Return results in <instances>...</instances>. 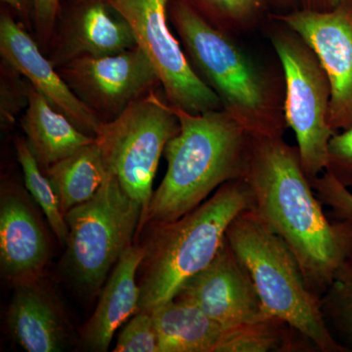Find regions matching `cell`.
Listing matches in <instances>:
<instances>
[{"mask_svg":"<svg viewBox=\"0 0 352 352\" xmlns=\"http://www.w3.org/2000/svg\"><path fill=\"white\" fill-rule=\"evenodd\" d=\"M244 179L252 208L300 264L310 291L322 298L352 256V221H331L303 170L298 146L283 138H252Z\"/></svg>","mask_w":352,"mask_h":352,"instance_id":"cell-1","label":"cell"},{"mask_svg":"<svg viewBox=\"0 0 352 352\" xmlns=\"http://www.w3.org/2000/svg\"><path fill=\"white\" fill-rule=\"evenodd\" d=\"M173 109L179 132L164 150L168 168L138 233L188 214L224 183L244 177L247 170L252 136L226 111Z\"/></svg>","mask_w":352,"mask_h":352,"instance_id":"cell-2","label":"cell"},{"mask_svg":"<svg viewBox=\"0 0 352 352\" xmlns=\"http://www.w3.org/2000/svg\"><path fill=\"white\" fill-rule=\"evenodd\" d=\"M173 22L190 59L226 111L252 138H283L284 103L270 76L187 0L173 4Z\"/></svg>","mask_w":352,"mask_h":352,"instance_id":"cell-3","label":"cell"},{"mask_svg":"<svg viewBox=\"0 0 352 352\" xmlns=\"http://www.w3.org/2000/svg\"><path fill=\"white\" fill-rule=\"evenodd\" d=\"M252 190L244 179L224 183L188 214L154 224L143 247L139 311H151L175 298L182 285L207 267L226 240L238 214L252 208Z\"/></svg>","mask_w":352,"mask_h":352,"instance_id":"cell-4","label":"cell"},{"mask_svg":"<svg viewBox=\"0 0 352 352\" xmlns=\"http://www.w3.org/2000/svg\"><path fill=\"white\" fill-rule=\"evenodd\" d=\"M226 237L251 276L268 316L286 322L318 351H349L333 338L321 298L308 288L296 256L254 208L236 217Z\"/></svg>","mask_w":352,"mask_h":352,"instance_id":"cell-5","label":"cell"},{"mask_svg":"<svg viewBox=\"0 0 352 352\" xmlns=\"http://www.w3.org/2000/svg\"><path fill=\"white\" fill-rule=\"evenodd\" d=\"M142 214L141 204L111 173L89 201L65 214L69 227L66 268L78 288L90 294L102 288L131 245Z\"/></svg>","mask_w":352,"mask_h":352,"instance_id":"cell-6","label":"cell"},{"mask_svg":"<svg viewBox=\"0 0 352 352\" xmlns=\"http://www.w3.org/2000/svg\"><path fill=\"white\" fill-rule=\"evenodd\" d=\"M179 129L173 105L151 90L129 104L115 119L103 122L95 136L108 173L142 206L141 221L154 193L153 182L160 159Z\"/></svg>","mask_w":352,"mask_h":352,"instance_id":"cell-7","label":"cell"},{"mask_svg":"<svg viewBox=\"0 0 352 352\" xmlns=\"http://www.w3.org/2000/svg\"><path fill=\"white\" fill-rule=\"evenodd\" d=\"M283 25L270 32V41L283 69L285 120L295 132L303 170L312 180L326 170L329 142L337 133L329 124L331 85L307 41Z\"/></svg>","mask_w":352,"mask_h":352,"instance_id":"cell-8","label":"cell"},{"mask_svg":"<svg viewBox=\"0 0 352 352\" xmlns=\"http://www.w3.org/2000/svg\"><path fill=\"white\" fill-rule=\"evenodd\" d=\"M126 21L136 46L156 69L166 99L185 112L222 109L217 94L192 68L166 20L168 0H106Z\"/></svg>","mask_w":352,"mask_h":352,"instance_id":"cell-9","label":"cell"},{"mask_svg":"<svg viewBox=\"0 0 352 352\" xmlns=\"http://www.w3.org/2000/svg\"><path fill=\"white\" fill-rule=\"evenodd\" d=\"M298 32L318 57L331 85L329 124L333 131L352 126V2L325 12L295 10L273 16Z\"/></svg>","mask_w":352,"mask_h":352,"instance_id":"cell-10","label":"cell"},{"mask_svg":"<svg viewBox=\"0 0 352 352\" xmlns=\"http://www.w3.org/2000/svg\"><path fill=\"white\" fill-rule=\"evenodd\" d=\"M60 74L95 112L116 117L160 83L151 61L138 46L108 56L76 58Z\"/></svg>","mask_w":352,"mask_h":352,"instance_id":"cell-11","label":"cell"},{"mask_svg":"<svg viewBox=\"0 0 352 352\" xmlns=\"http://www.w3.org/2000/svg\"><path fill=\"white\" fill-rule=\"evenodd\" d=\"M175 298L194 303L224 329L270 317L227 237L212 263L187 280Z\"/></svg>","mask_w":352,"mask_h":352,"instance_id":"cell-12","label":"cell"},{"mask_svg":"<svg viewBox=\"0 0 352 352\" xmlns=\"http://www.w3.org/2000/svg\"><path fill=\"white\" fill-rule=\"evenodd\" d=\"M0 53L6 63L25 76L53 107L95 138L103 124L97 113L75 94L22 25L7 13H2L0 19Z\"/></svg>","mask_w":352,"mask_h":352,"instance_id":"cell-13","label":"cell"},{"mask_svg":"<svg viewBox=\"0 0 352 352\" xmlns=\"http://www.w3.org/2000/svg\"><path fill=\"white\" fill-rule=\"evenodd\" d=\"M50 258L47 237L24 194L12 185L0 197V265L14 286L38 281Z\"/></svg>","mask_w":352,"mask_h":352,"instance_id":"cell-14","label":"cell"},{"mask_svg":"<svg viewBox=\"0 0 352 352\" xmlns=\"http://www.w3.org/2000/svg\"><path fill=\"white\" fill-rule=\"evenodd\" d=\"M145 256L143 245H129L109 275L94 314L83 326L82 340L92 351H107L113 335L139 311L141 289L136 274Z\"/></svg>","mask_w":352,"mask_h":352,"instance_id":"cell-15","label":"cell"},{"mask_svg":"<svg viewBox=\"0 0 352 352\" xmlns=\"http://www.w3.org/2000/svg\"><path fill=\"white\" fill-rule=\"evenodd\" d=\"M7 322L14 340L25 351L57 352L63 349L64 318L38 280L15 286Z\"/></svg>","mask_w":352,"mask_h":352,"instance_id":"cell-16","label":"cell"},{"mask_svg":"<svg viewBox=\"0 0 352 352\" xmlns=\"http://www.w3.org/2000/svg\"><path fill=\"white\" fill-rule=\"evenodd\" d=\"M107 4H89L69 23L53 57L54 66H64L76 58L108 56L135 47L131 27L122 16L113 17Z\"/></svg>","mask_w":352,"mask_h":352,"instance_id":"cell-17","label":"cell"},{"mask_svg":"<svg viewBox=\"0 0 352 352\" xmlns=\"http://www.w3.org/2000/svg\"><path fill=\"white\" fill-rule=\"evenodd\" d=\"M21 126L25 142L44 170L95 140L53 107L31 85Z\"/></svg>","mask_w":352,"mask_h":352,"instance_id":"cell-18","label":"cell"},{"mask_svg":"<svg viewBox=\"0 0 352 352\" xmlns=\"http://www.w3.org/2000/svg\"><path fill=\"white\" fill-rule=\"evenodd\" d=\"M160 352H217L226 329L182 298L151 310Z\"/></svg>","mask_w":352,"mask_h":352,"instance_id":"cell-19","label":"cell"},{"mask_svg":"<svg viewBox=\"0 0 352 352\" xmlns=\"http://www.w3.org/2000/svg\"><path fill=\"white\" fill-rule=\"evenodd\" d=\"M45 175L56 192L64 215L89 201L107 179L109 173L96 141L51 164Z\"/></svg>","mask_w":352,"mask_h":352,"instance_id":"cell-20","label":"cell"},{"mask_svg":"<svg viewBox=\"0 0 352 352\" xmlns=\"http://www.w3.org/2000/svg\"><path fill=\"white\" fill-rule=\"evenodd\" d=\"M15 149L18 162L24 173L25 188L43 210L60 245L66 247L69 238V227L60 207L56 192L47 176L41 170L43 168L32 155L25 139H16Z\"/></svg>","mask_w":352,"mask_h":352,"instance_id":"cell-21","label":"cell"},{"mask_svg":"<svg viewBox=\"0 0 352 352\" xmlns=\"http://www.w3.org/2000/svg\"><path fill=\"white\" fill-rule=\"evenodd\" d=\"M321 300L327 323L352 342V256L340 266Z\"/></svg>","mask_w":352,"mask_h":352,"instance_id":"cell-22","label":"cell"},{"mask_svg":"<svg viewBox=\"0 0 352 352\" xmlns=\"http://www.w3.org/2000/svg\"><path fill=\"white\" fill-rule=\"evenodd\" d=\"M198 10L222 31L232 34L251 29L258 22L265 0H194Z\"/></svg>","mask_w":352,"mask_h":352,"instance_id":"cell-23","label":"cell"},{"mask_svg":"<svg viewBox=\"0 0 352 352\" xmlns=\"http://www.w3.org/2000/svg\"><path fill=\"white\" fill-rule=\"evenodd\" d=\"M115 352H160L154 320L150 311H138L122 329Z\"/></svg>","mask_w":352,"mask_h":352,"instance_id":"cell-24","label":"cell"},{"mask_svg":"<svg viewBox=\"0 0 352 352\" xmlns=\"http://www.w3.org/2000/svg\"><path fill=\"white\" fill-rule=\"evenodd\" d=\"M310 184L319 201L331 208V214L336 219L352 221V193L349 188L327 170L310 180Z\"/></svg>","mask_w":352,"mask_h":352,"instance_id":"cell-25","label":"cell"},{"mask_svg":"<svg viewBox=\"0 0 352 352\" xmlns=\"http://www.w3.org/2000/svg\"><path fill=\"white\" fill-rule=\"evenodd\" d=\"M8 65V64H7ZM9 73L2 72L1 100H0V119L2 126H8L15 122L16 116L23 108L27 107L29 99L30 83L20 80V74L9 66Z\"/></svg>","mask_w":352,"mask_h":352,"instance_id":"cell-26","label":"cell"},{"mask_svg":"<svg viewBox=\"0 0 352 352\" xmlns=\"http://www.w3.org/2000/svg\"><path fill=\"white\" fill-rule=\"evenodd\" d=\"M326 170L347 188H352V126L331 138Z\"/></svg>","mask_w":352,"mask_h":352,"instance_id":"cell-27","label":"cell"},{"mask_svg":"<svg viewBox=\"0 0 352 352\" xmlns=\"http://www.w3.org/2000/svg\"><path fill=\"white\" fill-rule=\"evenodd\" d=\"M60 0H32L34 22L39 36L50 38L56 22Z\"/></svg>","mask_w":352,"mask_h":352,"instance_id":"cell-28","label":"cell"},{"mask_svg":"<svg viewBox=\"0 0 352 352\" xmlns=\"http://www.w3.org/2000/svg\"><path fill=\"white\" fill-rule=\"evenodd\" d=\"M303 1H305V9L325 12V11L337 8L344 0H303Z\"/></svg>","mask_w":352,"mask_h":352,"instance_id":"cell-29","label":"cell"},{"mask_svg":"<svg viewBox=\"0 0 352 352\" xmlns=\"http://www.w3.org/2000/svg\"><path fill=\"white\" fill-rule=\"evenodd\" d=\"M1 1L10 6L14 11L19 14L21 17L24 18L25 20L29 19L30 8L28 6L29 2H27V0H1Z\"/></svg>","mask_w":352,"mask_h":352,"instance_id":"cell-30","label":"cell"},{"mask_svg":"<svg viewBox=\"0 0 352 352\" xmlns=\"http://www.w3.org/2000/svg\"><path fill=\"white\" fill-rule=\"evenodd\" d=\"M276 1L280 2V3H288L291 0H276Z\"/></svg>","mask_w":352,"mask_h":352,"instance_id":"cell-31","label":"cell"},{"mask_svg":"<svg viewBox=\"0 0 352 352\" xmlns=\"http://www.w3.org/2000/svg\"><path fill=\"white\" fill-rule=\"evenodd\" d=\"M349 1L352 2V0H349Z\"/></svg>","mask_w":352,"mask_h":352,"instance_id":"cell-32","label":"cell"}]
</instances>
